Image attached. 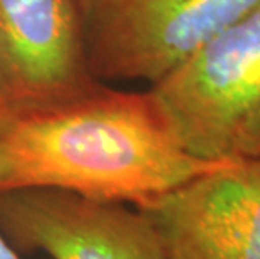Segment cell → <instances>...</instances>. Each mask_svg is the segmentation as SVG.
I'll use <instances>...</instances> for the list:
<instances>
[{"label":"cell","mask_w":260,"mask_h":259,"mask_svg":"<svg viewBox=\"0 0 260 259\" xmlns=\"http://www.w3.org/2000/svg\"><path fill=\"white\" fill-rule=\"evenodd\" d=\"M232 153L235 158H260V106L242 121L235 133Z\"/></svg>","instance_id":"obj_7"},{"label":"cell","mask_w":260,"mask_h":259,"mask_svg":"<svg viewBox=\"0 0 260 259\" xmlns=\"http://www.w3.org/2000/svg\"><path fill=\"white\" fill-rule=\"evenodd\" d=\"M260 0H79L98 81H161Z\"/></svg>","instance_id":"obj_2"},{"label":"cell","mask_w":260,"mask_h":259,"mask_svg":"<svg viewBox=\"0 0 260 259\" xmlns=\"http://www.w3.org/2000/svg\"><path fill=\"white\" fill-rule=\"evenodd\" d=\"M0 233L51 259H168L140 209L47 187L0 192Z\"/></svg>","instance_id":"obj_4"},{"label":"cell","mask_w":260,"mask_h":259,"mask_svg":"<svg viewBox=\"0 0 260 259\" xmlns=\"http://www.w3.org/2000/svg\"><path fill=\"white\" fill-rule=\"evenodd\" d=\"M0 259H20V256L10 246V242L4 238L2 233H0Z\"/></svg>","instance_id":"obj_8"},{"label":"cell","mask_w":260,"mask_h":259,"mask_svg":"<svg viewBox=\"0 0 260 259\" xmlns=\"http://www.w3.org/2000/svg\"><path fill=\"white\" fill-rule=\"evenodd\" d=\"M191 155L235 158V133L260 106V4L151 86Z\"/></svg>","instance_id":"obj_3"},{"label":"cell","mask_w":260,"mask_h":259,"mask_svg":"<svg viewBox=\"0 0 260 259\" xmlns=\"http://www.w3.org/2000/svg\"><path fill=\"white\" fill-rule=\"evenodd\" d=\"M143 212L168 259H260V158H234Z\"/></svg>","instance_id":"obj_6"},{"label":"cell","mask_w":260,"mask_h":259,"mask_svg":"<svg viewBox=\"0 0 260 259\" xmlns=\"http://www.w3.org/2000/svg\"><path fill=\"white\" fill-rule=\"evenodd\" d=\"M2 109H4V108H2V106H0V111H2Z\"/></svg>","instance_id":"obj_9"},{"label":"cell","mask_w":260,"mask_h":259,"mask_svg":"<svg viewBox=\"0 0 260 259\" xmlns=\"http://www.w3.org/2000/svg\"><path fill=\"white\" fill-rule=\"evenodd\" d=\"M232 160L191 155L151 91L98 82L66 100L0 111V192L47 187L145 211Z\"/></svg>","instance_id":"obj_1"},{"label":"cell","mask_w":260,"mask_h":259,"mask_svg":"<svg viewBox=\"0 0 260 259\" xmlns=\"http://www.w3.org/2000/svg\"><path fill=\"white\" fill-rule=\"evenodd\" d=\"M98 82L79 0H0V106L54 103Z\"/></svg>","instance_id":"obj_5"}]
</instances>
